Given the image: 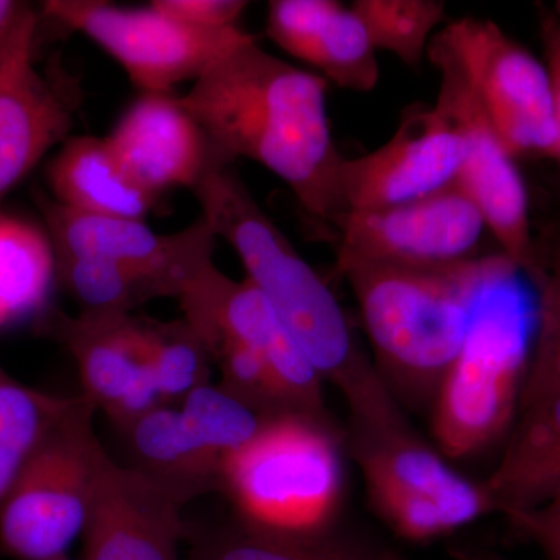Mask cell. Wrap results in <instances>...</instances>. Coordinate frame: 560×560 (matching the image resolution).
Listing matches in <instances>:
<instances>
[{
  "mask_svg": "<svg viewBox=\"0 0 560 560\" xmlns=\"http://www.w3.org/2000/svg\"><path fill=\"white\" fill-rule=\"evenodd\" d=\"M201 219L237 253L246 279L318 370L340 390L350 427L390 429L407 423L370 357L357 345L348 316L327 285L254 200L231 165H217L194 190Z\"/></svg>",
  "mask_w": 560,
  "mask_h": 560,
  "instance_id": "obj_2",
  "label": "cell"
},
{
  "mask_svg": "<svg viewBox=\"0 0 560 560\" xmlns=\"http://www.w3.org/2000/svg\"><path fill=\"white\" fill-rule=\"evenodd\" d=\"M539 33L544 47V65L550 75L552 97H555L556 127H558V151L556 160L560 164V18L551 9L541 7Z\"/></svg>",
  "mask_w": 560,
  "mask_h": 560,
  "instance_id": "obj_32",
  "label": "cell"
},
{
  "mask_svg": "<svg viewBox=\"0 0 560 560\" xmlns=\"http://www.w3.org/2000/svg\"><path fill=\"white\" fill-rule=\"evenodd\" d=\"M464 156L463 138L436 106L415 108L381 149L342 158V212L394 208L447 189L458 180Z\"/></svg>",
  "mask_w": 560,
  "mask_h": 560,
  "instance_id": "obj_13",
  "label": "cell"
},
{
  "mask_svg": "<svg viewBox=\"0 0 560 560\" xmlns=\"http://www.w3.org/2000/svg\"><path fill=\"white\" fill-rule=\"evenodd\" d=\"M73 400L31 388L0 364V510L28 456Z\"/></svg>",
  "mask_w": 560,
  "mask_h": 560,
  "instance_id": "obj_26",
  "label": "cell"
},
{
  "mask_svg": "<svg viewBox=\"0 0 560 560\" xmlns=\"http://www.w3.org/2000/svg\"><path fill=\"white\" fill-rule=\"evenodd\" d=\"M47 175L54 201L75 212L145 221L158 201L128 175L105 138H69Z\"/></svg>",
  "mask_w": 560,
  "mask_h": 560,
  "instance_id": "obj_21",
  "label": "cell"
},
{
  "mask_svg": "<svg viewBox=\"0 0 560 560\" xmlns=\"http://www.w3.org/2000/svg\"><path fill=\"white\" fill-rule=\"evenodd\" d=\"M366 541L331 530L316 537L280 536L235 523L195 545L186 560H375Z\"/></svg>",
  "mask_w": 560,
  "mask_h": 560,
  "instance_id": "obj_25",
  "label": "cell"
},
{
  "mask_svg": "<svg viewBox=\"0 0 560 560\" xmlns=\"http://www.w3.org/2000/svg\"><path fill=\"white\" fill-rule=\"evenodd\" d=\"M50 330L75 360L88 397L120 430L161 407L143 318L55 313Z\"/></svg>",
  "mask_w": 560,
  "mask_h": 560,
  "instance_id": "obj_16",
  "label": "cell"
},
{
  "mask_svg": "<svg viewBox=\"0 0 560 560\" xmlns=\"http://www.w3.org/2000/svg\"><path fill=\"white\" fill-rule=\"evenodd\" d=\"M267 33L327 83L363 94L377 86V50L352 7L335 0H272Z\"/></svg>",
  "mask_w": 560,
  "mask_h": 560,
  "instance_id": "obj_19",
  "label": "cell"
},
{
  "mask_svg": "<svg viewBox=\"0 0 560 560\" xmlns=\"http://www.w3.org/2000/svg\"><path fill=\"white\" fill-rule=\"evenodd\" d=\"M125 171L160 198L172 189L194 190L206 173L224 164L208 136L172 92H142L105 138Z\"/></svg>",
  "mask_w": 560,
  "mask_h": 560,
  "instance_id": "obj_17",
  "label": "cell"
},
{
  "mask_svg": "<svg viewBox=\"0 0 560 560\" xmlns=\"http://www.w3.org/2000/svg\"><path fill=\"white\" fill-rule=\"evenodd\" d=\"M57 257H88L124 265L153 280L165 298H178L212 261L217 237L205 220L173 234H160L143 220L90 215L43 202Z\"/></svg>",
  "mask_w": 560,
  "mask_h": 560,
  "instance_id": "obj_14",
  "label": "cell"
},
{
  "mask_svg": "<svg viewBox=\"0 0 560 560\" xmlns=\"http://www.w3.org/2000/svg\"><path fill=\"white\" fill-rule=\"evenodd\" d=\"M189 497L117 464L103 467L83 537V560H186L179 552Z\"/></svg>",
  "mask_w": 560,
  "mask_h": 560,
  "instance_id": "obj_15",
  "label": "cell"
},
{
  "mask_svg": "<svg viewBox=\"0 0 560 560\" xmlns=\"http://www.w3.org/2000/svg\"><path fill=\"white\" fill-rule=\"evenodd\" d=\"M512 271L521 270L501 250L451 267L340 271L359 305L372 366L401 410H430L482 291Z\"/></svg>",
  "mask_w": 560,
  "mask_h": 560,
  "instance_id": "obj_3",
  "label": "cell"
},
{
  "mask_svg": "<svg viewBox=\"0 0 560 560\" xmlns=\"http://www.w3.org/2000/svg\"><path fill=\"white\" fill-rule=\"evenodd\" d=\"M352 10L375 50H385L416 68L445 18L440 0H357Z\"/></svg>",
  "mask_w": 560,
  "mask_h": 560,
  "instance_id": "obj_28",
  "label": "cell"
},
{
  "mask_svg": "<svg viewBox=\"0 0 560 560\" xmlns=\"http://www.w3.org/2000/svg\"><path fill=\"white\" fill-rule=\"evenodd\" d=\"M151 5L190 27L226 31L238 27L248 3L243 0H156Z\"/></svg>",
  "mask_w": 560,
  "mask_h": 560,
  "instance_id": "obj_30",
  "label": "cell"
},
{
  "mask_svg": "<svg viewBox=\"0 0 560 560\" xmlns=\"http://www.w3.org/2000/svg\"><path fill=\"white\" fill-rule=\"evenodd\" d=\"M55 272L57 256L49 235L0 215V329L46 305Z\"/></svg>",
  "mask_w": 560,
  "mask_h": 560,
  "instance_id": "obj_24",
  "label": "cell"
},
{
  "mask_svg": "<svg viewBox=\"0 0 560 560\" xmlns=\"http://www.w3.org/2000/svg\"><path fill=\"white\" fill-rule=\"evenodd\" d=\"M482 485L506 517L560 493V393L521 405L503 455Z\"/></svg>",
  "mask_w": 560,
  "mask_h": 560,
  "instance_id": "obj_20",
  "label": "cell"
},
{
  "mask_svg": "<svg viewBox=\"0 0 560 560\" xmlns=\"http://www.w3.org/2000/svg\"><path fill=\"white\" fill-rule=\"evenodd\" d=\"M131 467L189 499L220 492L223 459L206 444L178 405H161L124 429Z\"/></svg>",
  "mask_w": 560,
  "mask_h": 560,
  "instance_id": "obj_22",
  "label": "cell"
},
{
  "mask_svg": "<svg viewBox=\"0 0 560 560\" xmlns=\"http://www.w3.org/2000/svg\"><path fill=\"white\" fill-rule=\"evenodd\" d=\"M44 13L88 36L114 58L142 92H172L197 81L257 36L241 27L201 31L156 7H120L103 0H50Z\"/></svg>",
  "mask_w": 560,
  "mask_h": 560,
  "instance_id": "obj_8",
  "label": "cell"
},
{
  "mask_svg": "<svg viewBox=\"0 0 560 560\" xmlns=\"http://www.w3.org/2000/svg\"><path fill=\"white\" fill-rule=\"evenodd\" d=\"M58 560H72V559H69L68 556H66V558H61V559H58Z\"/></svg>",
  "mask_w": 560,
  "mask_h": 560,
  "instance_id": "obj_36",
  "label": "cell"
},
{
  "mask_svg": "<svg viewBox=\"0 0 560 560\" xmlns=\"http://www.w3.org/2000/svg\"><path fill=\"white\" fill-rule=\"evenodd\" d=\"M220 492L250 528L293 537L329 534L345 499L340 434L329 418L267 416L228 459Z\"/></svg>",
  "mask_w": 560,
  "mask_h": 560,
  "instance_id": "obj_5",
  "label": "cell"
},
{
  "mask_svg": "<svg viewBox=\"0 0 560 560\" xmlns=\"http://www.w3.org/2000/svg\"><path fill=\"white\" fill-rule=\"evenodd\" d=\"M143 324L151 374L162 404L178 405L195 389L209 385L212 357L186 319L164 323L143 318Z\"/></svg>",
  "mask_w": 560,
  "mask_h": 560,
  "instance_id": "obj_29",
  "label": "cell"
},
{
  "mask_svg": "<svg viewBox=\"0 0 560 560\" xmlns=\"http://www.w3.org/2000/svg\"><path fill=\"white\" fill-rule=\"evenodd\" d=\"M36 24L33 13L0 55V197L72 128V106L33 62Z\"/></svg>",
  "mask_w": 560,
  "mask_h": 560,
  "instance_id": "obj_18",
  "label": "cell"
},
{
  "mask_svg": "<svg viewBox=\"0 0 560 560\" xmlns=\"http://www.w3.org/2000/svg\"><path fill=\"white\" fill-rule=\"evenodd\" d=\"M375 560H400L399 556L394 555L390 551H381V555L377 556Z\"/></svg>",
  "mask_w": 560,
  "mask_h": 560,
  "instance_id": "obj_34",
  "label": "cell"
},
{
  "mask_svg": "<svg viewBox=\"0 0 560 560\" xmlns=\"http://www.w3.org/2000/svg\"><path fill=\"white\" fill-rule=\"evenodd\" d=\"M349 448L372 510L401 539L436 540L497 512L482 481L453 469L410 423L350 429Z\"/></svg>",
  "mask_w": 560,
  "mask_h": 560,
  "instance_id": "obj_7",
  "label": "cell"
},
{
  "mask_svg": "<svg viewBox=\"0 0 560 560\" xmlns=\"http://www.w3.org/2000/svg\"><path fill=\"white\" fill-rule=\"evenodd\" d=\"M534 334L521 405L560 393V206L534 232Z\"/></svg>",
  "mask_w": 560,
  "mask_h": 560,
  "instance_id": "obj_23",
  "label": "cell"
},
{
  "mask_svg": "<svg viewBox=\"0 0 560 560\" xmlns=\"http://www.w3.org/2000/svg\"><path fill=\"white\" fill-rule=\"evenodd\" d=\"M331 230L338 272L355 265L451 267L488 254L481 249L486 221L458 184L394 208L348 210Z\"/></svg>",
  "mask_w": 560,
  "mask_h": 560,
  "instance_id": "obj_10",
  "label": "cell"
},
{
  "mask_svg": "<svg viewBox=\"0 0 560 560\" xmlns=\"http://www.w3.org/2000/svg\"><path fill=\"white\" fill-rule=\"evenodd\" d=\"M552 11H555L556 14L560 18V0L555 3V7H552Z\"/></svg>",
  "mask_w": 560,
  "mask_h": 560,
  "instance_id": "obj_35",
  "label": "cell"
},
{
  "mask_svg": "<svg viewBox=\"0 0 560 560\" xmlns=\"http://www.w3.org/2000/svg\"><path fill=\"white\" fill-rule=\"evenodd\" d=\"M183 318L205 345L224 338L259 352L283 412L326 418L323 377L267 298L248 279L237 282L209 261L178 298Z\"/></svg>",
  "mask_w": 560,
  "mask_h": 560,
  "instance_id": "obj_12",
  "label": "cell"
},
{
  "mask_svg": "<svg viewBox=\"0 0 560 560\" xmlns=\"http://www.w3.org/2000/svg\"><path fill=\"white\" fill-rule=\"evenodd\" d=\"M427 55L441 75L434 106L452 121L466 149L456 184L480 209L499 250L528 278L536 264L534 230L529 194L517 161L493 130L451 54L433 38Z\"/></svg>",
  "mask_w": 560,
  "mask_h": 560,
  "instance_id": "obj_11",
  "label": "cell"
},
{
  "mask_svg": "<svg viewBox=\"0 0 560 560\" xmlns=\"http://www.w3.org/2000/svg\"><path fill=\"white\" fill-rule=\"evenodd\" d=\"M434 39L458 65L515 161L556 160L555 97L544 61L488 20L448 22Z\"/></svg>",
  "mask_w": 560,
  "mask_h": 560,
  "instance_id": "obj_9",
  "label": "cell"
},
{
  "mask_svg": "<svg viewBox=\"0 0 560 560\" xmlns=\"http://www.w3.org/2000/svg\"><path fill=\"white\" fill-rule=\"evenodd\" d=\"M522 276L512 271L482 291L431 404L434 447L447 460L477 458L517 419L534 334V296Z\"/></svg>",
  "mask_w": 560,
  "mask_h": 560,
  "instance_id": "obj_4",
  "label": "cell"
},
{
  "mask_svg": "<svg viewBox=\"0 0 560 560\" xmlns=\"http://www.w3.org/2000/svg\"><path fill=\"white\" fill-rule=\"evenodd\" d=\"M97 407L77 396L28 456L0 510V552L58 560L90 523L109 455L94 429Z\"/></svg>",
  "mask_w": 560,
  "mask_h": 560,
  "instance_id": "obj_6",
  "label": "cell"
},
{
  "mask_svg": "<svg viewBox=\"0 0 560 560\" xmlns=\"http://www.w3.org/2000/svg\"><path fill=\"white\" fill-rule=\"evenodd\" d=\"M510 521L530 537L548 560H560V493L536 510L517 512Z\"/></svg>",
  "mask_w": 560,
  "mask_h": 560,
  "instance_id": "obj_31",
  "label": "cell"
},
{
  "mask_svg": "<svg viewBox=\"0 0 560 560\" xmlns=\"http://www.w3.org/2000/svg\"><path fill=\"white\" fill-rule=\"evenodd\" d=\"M327 91L323 77L280 60L256 40L191 83L180 102L220 161L257 162L331 230L342 212V156L331 139Z\"/></svg>",
  "mask_w": 560,
  "mask_h": 560,
  "instance_id": "obj_1",
  "label": "cell"
},
{
  "mask_svg": "<svg viewBox=\"0 0 560 560\" xmlns=\"http://www.w3.org/2000/svg\"><path fill=\"white\" fill-rule=\"evenodd\" d=\"M32 14V7H28L27 3L0 0V55Z\"/></svg>",
  "mask_w": 560,
  "mask_h": 560,
  "instance_id": "obj_33",
  "label": "cell"
},
{
  "mask_svg": "<svg viewBox=\"0 0 560 560\" xmlns=\"http://www.w3.org/2000/svg\"><path fill=\"white\" fill-rule=\"evenodd\" d=\"M57 271L84 315H132L139 305L165 298L153 280L114 261L57 257Z\"/></svg>",
  "mask_w": 560,
  "mask_h": 560,
  "instance_id": "obj_27",
  "label": "cell"
}]
</instances>
